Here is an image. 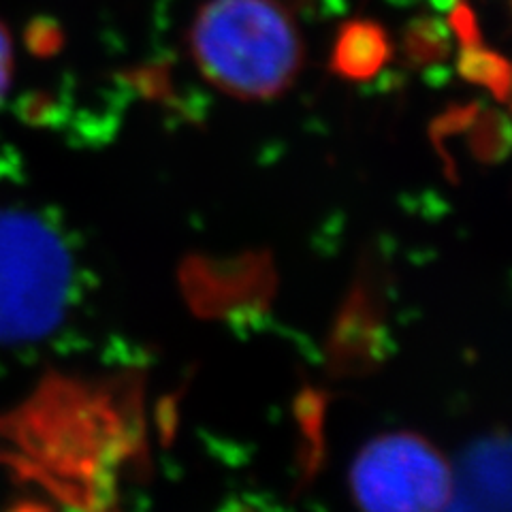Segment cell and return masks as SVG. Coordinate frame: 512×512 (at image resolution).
I'll use <instances>...</instances> for the list:
<instances>
[{
    "label": "cell",
    "mask_w": 512,
    "mask_h": 512,
    "mask_svg": "<svg viewBox=\"0 0 512 512\" xmlns=\"http://www.w3.org/2000/svg\"><path fill=\"white\" fill-rule=\"evenodd\" d=\"M188 45L205 82L242 101L276 99L306 62L301 30L280 0H207Z\"/></svg>",
    "instance_id": "1"
},
{
    "label": "cell",
    "mask_w": 512,
    "mask_h": 512,
    "mask_svg": "<svg viewBox=\"0 0 512 512\" xmlns=\"http://www.w3.org/2000/svg\"><path fill=\"white\" fill-rule=\"evenodd\" d=\"M79 271L58 222L26 205H0V350H26L67 325Z\"/></svg>",
    "instance_id": "2"
},
{
    "label": "cell",
    "mask_w": 512,
    "mask_h": 512,
    "mask_svg": "<svg viewBox=\"0 0 512 512\" xmlns=\"http://www.w3.org/2000/svg\"><path fill=\"white\" fill-rule=\"evenodd\" d=\"M361 512H442L453 466L414 434H387L367 444L350 472Z\"/></svg>",
    "instance_id": "3"
},
{
    "label": "cell",
    "mask_w": 512,
    "mask_h": 512,
    "mask_svg": "<svg viewBox=\"0 0 512 512\" xmlns=\"http://www.w3.org/2000/svg\"><path fill=\"white\" fill-rule=\"evenodd\" d=\"M508 446L478 444L453 468V487L442 512H508Z\"/></svg>",
    "instance_id": "4"
},
{
    "label": "cell",
    "mask_w": 512,
    "mask_h": 512,
    "mask_svg": "<svg viewBox=\"0 0 512 512\" xmlns=\"http://www.w3.org/2000/svg\"><path fill=\"white\" fill-rule=\"evenodd\" d=\"M387 54L384 39L372 24H355L346 30L335 52V62L344 75H372Z\"/></svg>",
    "instance_id": "5"
},
{
    "label": "cell",
    "mask_w": 512,
    "mask_h": 512,
    "mask_svg": "<svg viewBox=\"0 0 512 512\" xmlns=\"http://www.w3.org/2000/svg\"><path fill=\"white\" fill-rule=\"evenodd\" d=\"M13 77V41L5 24H0V101L11 88Z\"/></svg>",
    "instance_id": "6"
}]
</instances>
